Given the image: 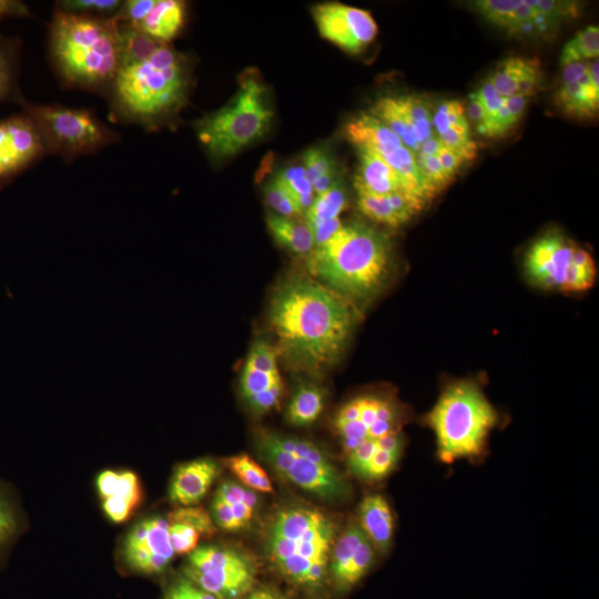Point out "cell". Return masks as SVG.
Here are the masks:
<instances>
[{
    "label": "cell",
    "instance_id": "obj_1",
    "mask_svg": "<svg viewBox=\"0 0 599 599\" xmlns=\"http://www.w3.org/2000/svg\"><path fill=\"white\" fill-rule=\"evenodd\" d=\"M353 304L314 277L293 274L274 288L267 309L278 355L317 374L343 354L355 324Z\"/></svg>",
    "mask_w": 599,
    "mask_h": 599
},
{
    "label": "cell",
    "instance_id": "obj_2",
    "mask_svg": "<svg viewBox=\"0 0 599 599\" xmlns=\"http://www.w3.org/2000/svg\"><path fill=\"white\" fill-rule=\"evenodd\" d=\"M313 277L345 300L364 303L383 287L390 273L388 236L367 224L353 221L307 255Z\"/></svg>",
    "mask_w": 599,
    "mask_h": 599
},
{
    "label": "cell",
    "instance_id": "obj_3",
    "mask_svg": "<svg viewBox=\"0 0 599 599\" xmlns=\"http://www.w3.org/2000/svg\"><path fill=\"white\" fill-rule=\"evenodd\" d=\"M50 54L65 84L91 91L110 88L122 67L118 18L57 7L50 23Z\"/></svg>",
    "mask_w": 599,
    "mask_h": 599
},
{
    "label": "cell",
    "instance_id": "obj_4",
    "mask_svg": "<svg viewBox=\"0 0 599 599\" xmlns=\"http://www.w3.org/2000/svg\"><path fill=\"white\" fill-rule=\"evenodd\" d=\"M190 82L187 59L163 44L149 58L119 70L110 87L112 106L129 122L155 128L183 106Z\"/></svg>",
    "mask_w": 599,
    "mask_h": 599
},
{
    "label": "cell",
    "instance_id": "obj_5",
    "mask_svg": "<svg viewBox=\"0 0 599 599\" xmlns=\"http://www.w3.org/2000/svg\"><path fill=\"white\" fill-rule=\"evenodd\" d=\"M336 524L321 510L302 505L276 512L266 536V552L277 571L306 589L319 587L336 540Z\"/></svg>",
    "mask_w": 599,
    "mask_h": 599
},
{
    "label": "cell",
    "instance_id": "obj_6",
    "mask_svg": "<svg viewBox=\"0 0 599 599\" xmlns=\"http://www.w3.org/2000/svg\"><path fill=\"white\" fill-rule=\"evenodd\" d=\"M497 423V410L481 388L470 380L447 386L426 415L437 456L448 464L479 457Z\"/></svg>",
    "mask_w": 599,
    "mask_h": 599
},
{
    "label": "cell",
    "instance_id": "obj_7",
    "mask_svg": "<svg viewBox=\"0 0 599 599\" xmlns=\"http://www.w3.org/2000/svg\"><path fill=\"white\" fill-rule=\"evenodd\" d=\"M273 110L264 85L246 78L233 100L195 123L197 138L207 153L216 160L230 158L268 129Z\"/></svg>",
    "mask_w": 599,
    "mask_h": 599
},
{
    "label": "cell",
    "instance_id": "obj_8",
    "mask_svg": "<svg viewBox=\"0 0 599 599\" xmlns=\"http://www.w3.org/2000/svg\"><path fill=\"white\" fill-rule=\"evenodd\" d=\"M26 110L37 125L47 152L65 160L93 153L118 139L114 132L84 109L26 104Z\"/></svg>",
    "mask_w": 599,
    "mask_h": 599
},
{
    "label": "cell",
    "instance_id": "obj_9",
    "mask_svg": "<svg viewBox=\"0 0 599 599\" xmlns=\"http://www.w3.org/2000/svg\"><path fill=\"white\" fill-rule=\"evenodd\" d=\"M189 580L216 599H238L255 580V568L243 554L216 546L195 548L185 569Z\"/></svg>",
    "mask_w": 599,
    "mask_h": 599
},
{
    "label": "cell",
    "instance_id": "obj_10",
    "mask_svg": "<svg viewBox=\"0 0 599 599\" xmlns=\"http://www.w3.org/2000/svg\"><path fill=\"white\" fill-rule=\"evenodd\" d=\"M334 426L348 454L365 440L400 432L402 413L389 397L363 395L348 400L338 409Z\"/></svg>",
    "mask_w": 599,
    "mask_h": 599
},
{
    "label": "cell",
    "instance_id": "obj_11",
    "mask_svg": "<svg viewBox=\"0 0 599 599\" xmlns=\"http://www.w3.org/2000/svg\"><path fill=\"white\" fill-rule=\"evenodd\" d=\"M278 357L276 347L265 341L255 342L246 356L240 388L248 407L256 414L273 409L282 396Z\"/></svg>",
    "mask_w": 599,
    "mask_h": 599
},
{
    "label": "cell",
    "instance_id": "obj_12",
    "mask_svg": "<svg viewBox=\"0 0 599 599\" xmlns=\"http://www.w3.org/2000/svg\"><path fill=\"white\" fill-rule=\"evenodd\" d=\"M313 17L321 35L349 53L365 49L378 31L368 11L342 3L318 4Z\"/></svg>",
    "mask_w": 599,
    "mask_h": 599
},
{
    "label": "cell",
    "instance_id": "obj_13",
    "mask_svg": "<svg viewBox=\"0 0 599 599\" xmlns=\"http://www.w3.org/2000/svg\"><path fill=\"white\" fill-rule=\"evenodd\" d=\"M174 555L169 521L161 517L139 521L124 540L123 558L132 570L141 573L163 571Z\"/></svg>",
    "mask_w": 599,
    "mask_h": 599
},
{
    "label": "cell",
    "instance_id": "obj_14",
    "mask_svg": "<svg viewBox=\"0 0 599 599\" xmlns=\"http://www.w3.org/2000/svg\"><path fill=\"white\" fill-rule=\"evenodd\" d=\"M47 152L41 134L28 115L0 121V183Z\"/></svg>",
    "mask_w": 599,
    "mask_h": 599
},
{
    "label": "cell",
    "instance_id": "obj_15",
    "mask_svg": "<svg viewBox=\"0 0 599 599\" xmlns=\"http://www.w3.org/2000/svg\"><path fill=\"white\" fill-rule=\"evenodd\" d=\"M576 246L559 233H548L532 243L525 271L534 284L562 291Z\"/></svg>",
    "mask_w": 599,
    "mask_h": 599
},
{
    "label": "cell",
    "instance_id": "obj_16",
    "mask_svg": "<svg viewBox=\"0 0 599 599\" xmlns=\"http://www.w3.org/2000/svg\"><path fill=\"white\" fill-rule=\"evenodd\" d=\"M375 548L357 524L341 534L332 548L328 571L335 587L347 591L369 571Z\"/></svg>",
    "mask_w": 599,
    "mask_h": 599
},
{
    "label": "cell",
    "instance_id": "obj_17",
    "mask_svg": "<svg viewBox=\"0 0 599 599\" xmlns=\"http://www.w3.org/2000/svg\"><path fill=\"white\" fill-rule=\"evenodd\" d=\"M403 447L402 432L375 440H365L346 454L348 468L365 480L383 479L395 468Z\"/></svg>",
    "mask_w": 599,
    "mask_h": 599
},
{
    "label": "cell",
    "instance_id": "obj_18",
    "mask_svg": "<svg viewBox=\"0 0 599 599\" xmlns=\"http://www.w3.org/2000/svg\"><path fill=\"white\" fill-rule=\"evenodd\" d=\"M283 478L325 499L342 497L346 490L343 477L329 459L315 460L291 454L290 467Z\"/></svg>",
    "mask_w": 599,
    "mask_h": 599
},
{
    "label": "cell",
    "instance_id": "obj_19",
    "mask_svg": "<svg viewBox=\"0 0 599 599\" xmlns=\"http://www.w3.org/2000/svg\"><path fill=\"white\" fill-rule=\"evenodd\" d=\"M217 469L211 459H195L181 465L170 485V499L183 507L199 502L216 478Z\"/></svg>",
    "mask_w": 599,
    "mask_h": 599
},
{
    "label": "cell",
    "instance_id": "obj_20",
    "mask_svg": "<svg viewBox=\"0 0 599 599\" xmlns=\"http://www.w3.org/2000/svg\"><path fill=\"white\" fill-rule=\"evenodd\" d=\"M185 3L179 0H151L141 20L131 27L152 39L167 44L182 30L185 22ZM130 26V24H129Z\"/></svg>",
    "mask_w": 599,
    "mask_h": 599
},
{
    "label": "cell",
    "instance_id": "obj_21",
    "mask_svg": "<svg viewBox=\"0 0 599 599\" xmlns=\"http://www.w3.org/2000/svg\"><path fill=\"white\" fill-rule=\"evenodd\" d=\"M346 138L357 149H368L379 156L403 146L402 140L370 113H361L345 124Z\"/></svg>",
    "mask_w": 599,
    "mask_h": 599
},
{
    "label": "cell",
    "instance_id": "obj_22",
    "mask_svg": "<svg viewBox=\"0 0 599 599\" xmlns=\"http://www.w3.org/2000/svg\"><path fill=\"white\" fill-rule=\"evenodd\" d=\"M375 549L386 550L394 535V516L384 496L365 497L358 508V524Z\"/></svg>",
    "mask_w": 599,
    "mask_h": 599
},
{
    "label": "cell",
    "instance_id": "obj_23",
    "mask_svg": "<svg viewBox=\"0 0 599 599\" xmlns=\"http://www.w3.org/2000/svg\"><path fill=\"white\" fill-rule=\"evenodd\" d=\"M358 154L359 165L355 176L357 191L377 195L406 192L397 173L377 153L368 149H358Z\"/></svg>",
    "mask_w": 599,
    "mask_h": 599
},
{
    "label": "cell",
    "instance_id": "obj_24",
    "mask_svg": "<svg viewBox=\"0 0 599 599\" xmlns=\"http://www.w3.org/2000/svg\"><path fill=\"white\" fill-rule=\"evenodd\" d=\"M556 102L570 116L593 118L598 113L599 90L592 87L587 72L578 82L562 84Z\"/></svg>",
    "mask_w": 599,
    "mask_h": 599
},
{
    "label": "cell",
    "instance_id": "obj_25",
    "mask_svg": "<svg viewBox=\"0 0 599 599\" xmlns=\"http://www.w3.org/2000/svg\"><path fill=\"white\" fill-rule=\"evenodd\" d=\"M369 113L389 128L402 140L405 148L414 154L418 153L422 143L397 98H380L373 105Z\"/></svg>",
    "mask_w": 599,
    "mask_h": 599
},
{
    "label": "cell",
    "instance_id": "obj_26",
    "mask_svg": "<svg viewBox=\"0 0 599 599\" xmlns=\"http://www.w3.org/2000/svg\"><path fill=\"white\" fill-rule=\"evenodd\" d=\"M266 224L275 241L297 255H308L314 250V240L306 224L294 219L268 213Z\"/></svg>",
    "mask_w": 599,
    "mask_h": 599
},
{
    "label": "cell",
    "instance_id": "obj_27",
    "mask_svg": "<svg viewBox=\"0 0 599 599\" xmlns=\"http://www.w3.org/2000/svg\"><path fill=\"white\" fill-rule=\"evenodd\" d=\"M97 489L102 499L119 498L138 507L142 498V489L138 476L130 470H103L97 478Z\"/></svg>",
    "mask_w": 599,
    "mask_h": 599
},
{
    "label": "cell",
    "instance_id": "obj_28",
    "mask_svg": "<svg viewBox=\"0 0 599 599\" xmlns=\"http://www.w3.org/2000/svg\"><path fill=\"white\" fill-rule=\"evenodd\" d=\"M324 407L323 390L312 384H301L287 406V420L295 426L314 423Z\"/></svg>",
    "mask_w": 599,
    "mask_h": 599
},
{
    "label": "cell",
    "instance_id": "obj_29",
    "mask_svg": "<svg viewBox=\"0 0 599 599\" xmlns=\"http://www.w3.org/2000/svg\"><path fill=\"white\" fill-rule=\"evenodd\" d=\"M303 167L317 195L327 191L336 182L335 161L322 148H311L303 154Z\"/></svg>",
    "mask_w": 599,
    "mask_h": 599
},
{
    "label": "cell",
    "instance_id": "obj_30",
    "mask_svg": "<svg viewBox=\"0 0 599 599\" xmlns=\"http://www.w3.org/2000/svg\"><path fill=\"white\" fill-rule=\"evenodd\" d=\"M122 67L142 61L152 55L161 43L134 27L119 21ZM121 67V68H122Z\"/></svg>",
    "mask_w": 599,
    "mask_h": 599
},
{
    "label": "cell",
    "instance_id": "obj_31",
    "mask_svg": "<svg viewBox=\"0 0 599 599\" xmlns=\"http://www.w3.org/2000/svg\"><path fill=\"white\" fill-rule=\"evenodd\" d=\"M346 192L339 181H336L327 191L318 194L311 207L305 212V224L308 229L323 222L338 219L346 206Z\"/></svg>",
    "mask_w": 599,
    "mask_h": 599
},
{
    "label": "cell",
    "instance_id": "obj_32",
    "mask_svg": "<svg viewBox=\"0 0 599 599\" xmlns=\"http://www.w3.org/2000/svg\"><path fill=\"white\" fill-rule=\"evenodd\" d=\"M357 204L361 212L370 220L397 227L408 220L395 207L389 194L377 195L365 191H357Z\"/></svg>",
    "mask_w": 599,
    "mask_h": 599
},
{
    "label": "cell",
    "instance_id": "obj_33",
    "mask_svg": "<svg viewBox=\"0 0 599 599\" xmlns=\"http://www.w3.org/2000/svg\"><path fill=\"white\" fill-rule=\"evenodd\" d=\"M397 101L414 125L420 143L434 138L432 108L426 98L407 94L398 97Z\"/></svg>",
    "mask_w": 599,
    "mask_h": 599
},
{
    "label": "cell",
    "instance_id": "obj_34",
    "mask_svg": "<svg viewBox=\"0 0 599 599\" xmlns=\"http://www.w3.org/2000/svg\"><path fill=\"white\" fill-rule=\"evenodd\" d=\"M599 55V28L589 26L566 43L560 55V64L577 60L597 59Z\"/></svg>",
    "mask_w": 599,
    "mask_h": 599
},
{
    "label": "cell",
    "instance_id": "obj_35",
    "mask_svg": "<svg viewBox=\"0 0 599 599\" xmlns=\"http://www.w3.org/2000/svg\"><path fill=\"white\" fill-rule=\"evenodd\" d=\"M288 191L295 203L306 212L314 202V191L306 177L303 165H292L282 170L275 176Z\"/></svg>",
    "mask_w": 599,
    "mask_h": 599
},
{
    "label": "cell",
    "instance_id": "obj_36",
    "mask_svg": "<svg viewBox=\"0 0 599 599\" xmlns=\"http://www.w3.org/2000/svg\"><path fill=\"white\" fill-rule=\"evenodd\" d=\"M595 278L596 266L593 258L587 251L576 246L562 291L580 292L588 290L593 285Z\"/></svg>",
    "mask_w": 599,
    "mask_h": 599
},
{
    "label": "cell",
    "instance_id": "obj_37",
    "mask_svg": "<svg viewBox=\"0 0 599 599\" xmlns=\"http://www.w3.org/2000/svg\"><path fill=\"white\" fill-rule=\"evenodd\" d=\"M232 473L250 489L261 493L272 491V484L264 469L250 456L237 455L226 460Z\"/></svg>",
    "mask_w": 599,
    "mask_h": 599
},
{
    "label": "cell",
    "instance_id": "obj_38",
    "mask_svg": "<svg viewBox=\"0 0 599 599\" xmlns=\"http://www.w3.org/2000/svg\"><path fill=\"white\" fill-rule=\"evenodd\" d=\"M525 2L540 17L548 30L554 23L575 18L579 12L576 1L525 0Z\"/></svg>",
    "mask_w": 599,
    "mask_h": 599
},
{
    "label": "cell",
    "instance_id": "obj_39",
    "mask_svg": "<svg viewBox=\"0 0 599 599\" xmlns=\"http://www.w3.org/2000/svg\"><path fill=\"white\" fill-rule=\"evenodd\" d=\"M522 58H508L504 60L489 78L496 91L504 99L517 93V83L522 67Z\"/></svg>",
    "mask_w": 599,
    "mask_h": 599
},
{
    "label": "cell",
    "instance_id": "obj_40",
    "mask_svg": "<svg viewBox=\"0 0 599 599\" xmlns=\"http://www.w3.org/2000/svg\"><path fill=\"white\" fill-rule=\"evenodd\" d=\"M264 193L266 203L276 214L290 219L302 214L294 199L276 177L266 184Z\"/></svg>",
    "mask_w": 599,
    "mask_h": 599
},
{
    "label": "cell",
    "instance_id": "obj_41",
    "mask_svg": "<svg viewBox=\"0 0 599 599\" xmlns=\"http://www.w3.org/2000/svg\"><path fill=\"white\" fill-rule=\"evenodd\" d=\"M122 6L119 0H65L59 1L57 7L67 12L97 17H109L118 12ZM111 17V16H110Z\"/></svg>",
    "mask_w": 599,
    "mask_h": 599
},
{
    "label": "cell",
    "instance_id": "obj_42",
    "mask_svg": "<svg viewBox=\"0 0 599 599\" xmlns=\"http://www.w3.org/2000/svg\"><path fill=\"white\" fill-rule=\"evenodd\" d=\"M520 3L521 0H479L473 2V6L488 21L507 28L512 13Z\"/></svg>",
    "mask_w": 599,
    "mask_h": 599
},
{
    "label": "cell",
    "instance_id": "obj_43",
    "mask_svg": "<svg viewBox=\"0 0 599 599\" xmlns=\"http://www.w3.org/2000/svg\"><path fill=\"white\" fill-rule=\"evenodd\" d=\"M167 521L189 525L204 536H212L215 531L210 515L200 507L182 506L169 515Z\"/></svg>",
    "mask_w": 599,
    "mask_h": 599
},
{
    "label": "cell",
    "instance_id": "obj_44",
    "mask_svg": "<svg viewBox=\"0 0 599 599\" xmlns=\"http://www.w3.org/2000/svg\"><path fill=\"white\" fill-rule=\"evenodd\" d=\"M416 164L424 177L430 197L436 192L443 190L450 180L444 173L437 156H426L420 153L415 154Z\"/></svg>",
    "mask_w": 599,
    "mask_h": 599
},
{
    "label": "cell",
    "instance_id": "obj_45",
    "mask_svg": "<svg viewBox=\"0 0 599 599\" xmlns=\"http://www.w3.org/2000/svg\"><path fill=\"white\" fill-rule=\"evenodd\" d=\"M438 139L445 148L457 152L467 161L476 155L477 145L470 138V128H449Z\"/></svg>",
    "mask_w": 599,
    "mask_h": 599
},
{
    "label": "cell",
    "instance_id": "obj_46",
    "mask_svg": "<svg viewBox=\"0 0 599 599\" xmlns=\"http://www.w3.org/2000/svg\"><path fill=\"white\" fill-rule=\"evenodd\" d=\"M171 546L175 554L191 552L196 548L201 535L191 526L169 521Z\"/></svg>",
    "mask_w": 599,
    "mask_h": 599
},
{
    "label": "cell",
    "instance_id": "obj_47",
    "mask_svg": "<svg viewBox=\"0 0 599 599\" xmlns=\"http://www.w3.org/2000/svg\"><path fill=\"white\" fill-rule=\"evenodd\" d=\"M17 530L16 509L7 496L0 491V551L12 540Z\"/></svg>",
    "mask_w": 599,
    "mask_h": 599
},
{
    "label": "cell",
    "instance_id": "obj_48",
    "mask_svg": "<svg viewBox=\"0 0 599 599\" xmlns=\"http://www.w3.org/2000/svg\"><path fill=\"white\" fill-rule=\"evenodd\" d=\"M541 83L539 63L531 59H524L520 75L517 83V93L528 98L534 94Z\"/></svg>",
    "mask_w": 599,
    "mask_h": 599
},
{
    "label": "cell",
    "instance_id": "obj_49",
    "mask_svg": "<svg viewBox=\"0 0 599 599\" xmlns=\"http://www.w3.org/2000/svg\"><path fill=\"white\" fill-rule=\"evenodd\" d=\"M14 54L12 48L0 40V100L12 92Z\"/></svg>",
    "mask_w": 599,
    "mask_h": 599
},
{
    "label": "cell",
    "instance_id": "obj_50",
    "mask_svg": "<svg viewBox=\"0 0 599 599\" xmlns=\"http://www.w3.org/2000/svg\"><path fill=\"white\" fill-rule=\"evenodd\" d=\"M215 495L222 498L224 501H226L230 505L245 501L250 506L255 507L257 504V496L253 490L245 488L238 485L237 483L231 481V480L224 481L217 488Z\"/></svg>",
    "mask_w": 599,
    "mask_h": 599
},
{
    "label": "cell",
    "instance_id": "obj_51",
    "mask_svg": "<svg viewBox=\"0 0 599 599\" xmlns=\"http://www.w3.org/2000/svg\"><path fill=\"white\" fill-rule=\"evenodd\" d=\"M535 11L525 1L518 6L507 26L511 33L531 34L535 32Z\"/></svg>",
    "mask_w": 599,
    "mask_h": 599
},
{
    "label": "cell",
    "instance_id": "obj_52",
    "mask_svg": "<svg viewBox=\"0 0 599 599\" xmlns=\"http://www.w3.org/2000/svg\"><path fill=\"white\" fill-rule=\"evenodd\" d=\"M165 599H216L213 595L197 587L189 579L175 582L167 591Z\"/></svg>",
    "mask_w": 599,
    "mask_h": 599
},
{
    "label": "cell",
    "instance_id": "obj_53",
    "mask_svg": "<svg viewBox=\"0 0 599 599\" xmlns=\"http://www.w3.org/2000/svg\"><path fill=\"white\" fill-rule=\"evenodd\" d=\"M212 512L215 522L222 529L229 531H235L241 529L233 515L231 505L216 495L214 496L212 502Z\"/></svg>",
    "mask_w": 599,
    "mask_h": 599
},
{
    "label": "cell",
    "instance_id": "obj_54",
    "mask_svg": "<svg viewBox=\"0 0 599 599\" xmlns=\"http://www.w3.org/2000/svg\"><path fill=\"white\" fill-rule=\"evenodd\" d=\"M488 118L494 116L504 105L505 99L496 91L488 78L477 92Z\"/></svg>",
    "mask_w": 599,
    "mask_h": 599
},
{
    "label": "cell",
    "instance_id": "obj_55",
    "mask_svg": "<svg viewBox=\"0 0 599 599\" xmlns=\"http://www.w3.org/2000/svg\"><path fill=\"white\" fill-rule=\"evenodd\" d=\"M441 169L446 176L451 181L458 173L460 166L467 161L464 156L447 148H443L437 155Z\"/></svg>",
    "mask_w": 599,
    "mask_h": 599
},
{
    "label": "cell",
    "instance_id": "obj_56",
    "mask_svg": "<svg viewBox=\"0 0 599 599\" xmlns=\"http://www.w3.org/2000/svg\"><path fill=\"white\" fill-rule=\"evenodd\" d=\"M467 112L473 124L476 126V130L481 134L488 120V115L477 92L469 95Z\"/></svg>",
    "mask_w": 599,
    "mask_h": 599
},
{
    "label": "cell",
    "instance_id": "obj_57",
    "mask_svg": "<svg viewBox=\"0 0 599 599\" xmlns=\"http://www.w3.org/2000/svg\"><path fill=\"white\" fill-rule=\"evenodd\" d=\"M341 226V220L333 219L311 227L309 230L313 235L314 247L321 246L326 243L339 230Z\"/></svg>",
    "mask_w": 599,
    "mask_h": 599
},
{
    "label": "cell",
    "instance_id": "obj_58",
    "mask_svg": "<svg viewBox=\"0 0 599 599\" xmlns=\"http://www.w3.org/2000/svg\"><path fill=\"white\" fill-rule=\"evenodd\" d=\"M590 61L577 60L565 64H560L562 70L564 84H571L578 82L582 75L588 72Z\"/></svg>",
    "mask_w": 599,
    "mask_h": 599
},
{
    "label": "cell",
    "instance_id": "obj_59",
    "mask_svg": "<svg viewBox=\"0 0 599 599\" xmlns=\"http://www.w3.org/2000/svg\"><path fill=\"white\" fill-rule=\"evenodd\" d=\"M447 116L450 128H470L461 103L458 101H447Z\"/></svg>",
    "mask_w": 599,
    "mask_h": 599
},
{
    "label": "cell",
    "instance_id": "obj_60",
    "mask_svg": "<svg viewBox=\"0 0 599 599\" xmlns=\"http://www.w3.org/2000/svg\"><path fill=\"white\" fill-rule=\"evenodd\" d=\"M30 14L28 7L16 0H0V18L27 17Z\"/></svg>",
    "mask_w": 599,
    "mask_h": 599
},
{
    "label": "cell",
    "instance_id": "obj_61",
    "mask_svg": "<svg viewBox=\"0 0 599 599\" xmlns=\"http://www.w3.org/2000/svg\"><path fill=\"white\" fill-rule=\"evenodd\" d=\"M528 99L518 93L505 99V104L516 123L522 118Z\"/></svg>",
    "mask_w": 599,
    "mask_h": 599
},
{
    "label": "cell",
    "instance_id": "obj_62",
    "mask_svg": "<svg viewBox=\"0 0 599 599\" xmlns=\"http://www.w3.org/2000/svg\"><path fill=\"white\" fill-rule=\"evenodd\" d=\"M443 148L444 145L439 139L434 136L420 144L418 153L426 156H437Z\"/></svg>",
    "mask_w": 599,
    "mask_h": 599
},
{
    "label": "cell",
    "instance_id": "obj_63",
    "mask_svg": "<svg viewBox=\"0 0 599 599\" xmlns=\"http://www.w3.org/2000/svg\"><path fill=\"white\" fill-rule=\"evenodd\" d=\"M244 599H286L281 593L271 589H256L251 590Z\"/></svg>",
    "mask_w": 599,
    "mask_h": 599
},
{
    "label": "cell",
    "instance_id": "obj_64",
    "mask_svg": "<svg viewBox=\"0 0 599 599\" xmlns=\"http://www.w3.org/2000/svg\"><path fill=\"white\" fill-rule=\"evenodd\" d=\"M588 75L593 88L599 90V60L593 59L589 63Z\"/></svg>",
    "mask_w": 599,
    "mask_h": 599
}]
</instances>
